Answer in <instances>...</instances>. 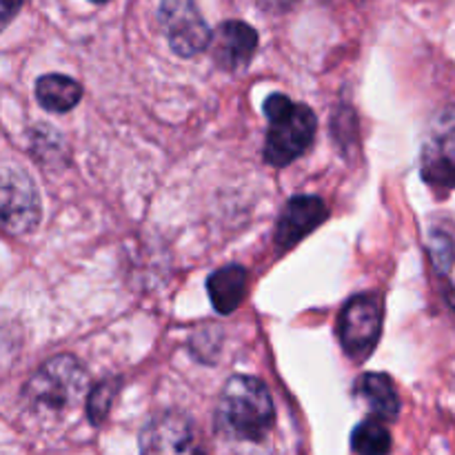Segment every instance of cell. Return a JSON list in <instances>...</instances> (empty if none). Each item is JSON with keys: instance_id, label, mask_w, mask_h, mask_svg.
Wrapping results in <instances>:
<instances>
[{"instance_id": "obj_8", "label": "cell", "mask_w": 455, "mask_h": 455, "mask_svg": "<svg viewBox=\"0 0 455 455\" xmlns=\"http://www.w3.org/2000/svg\"><path fill=\"white\" fill-rule=\"evenodd\" d=\"M140 455H204L194 425L182 413L164 411L140 431Z\"/></svg>"}, {"instance_id": "obj_14", "label": "cell", "mask_w": 455, "mask_h": 455, "mask_svg": "<svg viewBox=\"0 0 455 455\" xmlns=\"http://www.w3.org/2000/svg\"><path fill=\"white\" fill-rule=\"evenodd\" d=\"M351 449L358 455H389L391 434L380 420L369 418L360 422L351 434Z\"/></svg>"}, {"instance_id": "obj_9", "label": "cell", "mask_w": 455, "mask_h": 455, "mask_svg": "<svg viewBox=\"0 0 455 455\" xmlns=\"http://www.w3.org/2000/svg\"><path fill=\"white\" fill-rule=\"evenodd\" d=\"M329 218L327 204L318 196H296L287 203L275 225V249L289 251L300 240L314 234Z\"/></svg>"}, {"instance_id": "obj_4", "label": "cell", "mask_w": 455, "mask_h": 455, "mask_svg": "<svg viewBox=\"0 0 455 455\" xmlns=\"http://www.w3.org/2000/svg\"><path fill=\"white\" fill-rule=\"evenodd\" d=\"M385 305L376 293L354 296L342 309L338 320V336L345 354L355 363H364L380 342Z\"/></svg>"}, {"instance_id": "obj_17", "label": "cell", "mask_w": 455, "mask_h": 455, "mask_svg": "<svg viewBox=\"0 0 455 455\" xmlns=\"http://www.w3.org/2000/svg\"><path fill=\"white\" fill-rule=\"evenodd\" d=\"M22 7V0H0V31L18 16Z\"/></svg>"}, {"instance_id": "obj_15", "label": "cell", "mask_w": 455, "mask_h": 455, "mask_svg": "<svg viewBox=\"0 0 455 455\" xmlns=\"http://www.w3.org/2000/svg\"><path fill=\"white\" fill-rule=\"evenodd\" d=\"M116 394H118V382L116 380H105L96 387V389L89 394L87 400V413H89V420L92 425H100L102 420L107 418L109 413L111 403H114Z\"/></svg>"}, {"instance_id": "obj_12", "label": "cell", "mask_w": 455, "mask_h": 455, "mask_svg": "<svg viewBox=\"0 0 455 455\" xmlns=\"http://www.w3.org/2000/svg\"><path fill=\"white\" fill-rule=\"evenodd\" d=\"M355 395L364 400L378 420H395L400 413V398L394 380L387 373H364L355 382Z\"/></svg>"}, {"instance_id": "obj_16", "label": "cell", "mask_w": 455, "mask_h": 455, "mask_svg": "<svg viewBox=\"0 0 455 455\" xmlns=\"http://www.w3.org/2000/svg\"><path fill=\"white\" fill-rule=\"evenodd\" d=\"M429 256L435 271L447 275L453 269L455 262V243L451 235L444 234V231H434L429 238Z\"/></svg>"}, {"instance_id": "obj_19", "label": "cell", "mask_w": 455, "mask_h": 455, "mask_svg": "<svg viewBox=\"0 0 455 455\" xmlns=\"http://www.w3.org/2000/svg\"><path fill=\"white\" fill-rule=\"evenodd\" d=\"M92 3H96V4H102V3H109V0H92Z\"/></svg>"}, {"instance_id": "obj_6", "label": "cell", "mask_w": 455, "mask_h": 455, "mask_svg": "<svg viewBox=\"0 0 455 455\" xmlns=\"http://www.w3.org/2000/svg\"><path fill=\"white\" fill-rule=\"evenodd\" d=\"M40 196L34 180L20 169L0 172V227L9 234H29L38 227Z\"/></svg>"}, {"instance_id": "obj_18", "label": "cell", "mask_w": 455, "mask_h": 455, "mask_svg": "<svg viewBox=\"0 0 455 455\" xmlns=\"http://www.w3.org/2000/svg\"><path fill=\"white\" fill-rule=\"evenodd\" d=\"M258 4H260L265 12H271V13H284L289 12V9L296 7L300 0H256Z\"/></svg>"}, {"instance_id": "obj_3", "label": "cell", "mask_w": 455, "mask_h": 455, "mask_svg": "<svg viewBox=\"0 0 455 455\" xmlns=\"http://www.w3.org/2000/svg\"><path fill=\"white\" fill-rule=\"evenodd\" d=\"M87 389V373L83 364L69 354L53 355L31 376L25 387V400L34 409L60 413L74 407Z\"/></svg>"}, {"instance_id": "obj_7", "label": "cell", "mask_w": 455, "mask_h": 455, "mask_svg": "<svg viewBox=\"0 0 455 455\" xmlns=\"http://www.w3.org/2000/svg\"><path fill=\"white\" fill-rule=\"evenodd\" d=\"M158 22L167 36L169 47L178 56H198L209 47L212 31L196 0H163L158 7Z\"/></svg>"}, {"instance_id": "obj_1", "label": "cell", "mask_w": 455, "mask_h": 455, "mask_svg": "<svg viewBox=\"0 0 455 455\" xmlns=\"http://www.w3.org/2000/svg\"><path fill=\"white\" fill-rule=\"evenodd\" d=\"M267 129L265 160L271 167H287L307 154L315 138V114L302 102H293L284 93H271L262 105Z\"/></svg>"}, {"instance_id": "obj_2", "label": "cell", "mask_w": 455, "mask_h": 455, "mask_svg": "<svg viewBox=\"0 0 455 455\" xmlns=\"http://www.w3.org/2000/svg\"><path fill=\"white\" fill-rule=\"evenodd\" d=\"M218 422L235 438L260 443L275 422L274 400H271L269 389L258 378H229L220 394Z\"/></svg>"}, {"instance_id": "obj_5", "label": "cell", "mask_w": 455, "mask_h": 455, "mask_svg": "<svg viewBox=\"0 0 455 455\" xmlns=\"http://www.w3.org/2000/svg\"><path fill=\"white\" fill-rule=\"evenodd\" d=\"M420 172L434 189L449 191L455 187V105L444 107L431 120L422 142Z\"/></svg>"}, {"instance_id": "obj_13", "label": "cell", "mask_w": 455, "mask_h": 455, "mask_svg": "<svg viewBox=\"0 0 455 455\" xmlns=\"http://www.w3.org/2000/svg\"><path fill=\"white\" fill-rule=\"evenodd\" d=\"M36 98L40 105L53 114H67L74 109L83 98V87L74 78L62 74L40 76L36 83Z\"/></svg>"}, {"instance_id": "obj_10", "label": "cell", "mask_w": 455, "mask_h": 455, "mask_svg": "<svg viewBox=\"0 0 455 455\" xmlns=\"http://www.w3.org/2000/svg\"><path fill=\"white\" fill-rule=\"evenodd\" d=\"M209 52L216 65L225 71H240L249 67L258 49V34L251 25L240 20H227L212 31Z\"/></svg>"}, {"instance_id": "obj_11", "label": "cell", "mask_w": 455, "mask_h": 455, "mask_svg": "<svg viewBox=\"0 0 455 455\" xmlns=\"http://www.w3.org/2000/svg\"><path fill=\"white\" fill-rule=\"evenodd\" d=\"M247 269L240 265H227L213 271L207 280V291L212 296L213 309L222 315H229L243 305L247 293Z\"/></svg>"}]
</instances>
